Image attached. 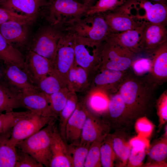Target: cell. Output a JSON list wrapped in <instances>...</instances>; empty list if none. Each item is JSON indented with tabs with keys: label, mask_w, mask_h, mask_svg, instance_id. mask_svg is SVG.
Here are the masks:
<instances>
[{
	"label": "cell",
	"mask_w": 167,
	"mask_h": 167,
	"mask_svg": "<svg viewBox=\"0 0 167 167\" xmlns=\"http://www.w3.org/2000/svg\"><path fill=\"white\" fill-rule=\"evenodd\" d=\"M157 87L147 75L138 76L129 71L118 92L124 101L126 114L131 121L146 116L151 110Z\"/></svg>",
	"instance_id": "obj_1"
},
{
	"label": "cell",
	"mask_w": 167,
	"mask_h": 167,
	"mask_svg": "<svg viewBox=\"0 0 167 167\" xmlns=\"http://www.w3.org/2000/svg\"><path fill=\"white\" fill-rule=\"evenodd\" d=\"M62 30L80 37L103 43L112 34L102 14L84 15L66 21Z\"/></svg>",
	"instance_id": "obj_2"
},
{
	"label": "cell",
	"mask_w": 167,
	"mask_h": 167,
	"mask_svg": "<svg viewBox=\"0 0 167 167\" xmlns=\"http://www.w3.org/2000/svg\"><path fill=\"white\" fill-rule=\"evenodd\" d=\"M56 119L52 120L45 127L19 142L16 146L47 167H49L51 159L50 143Z\"/></svg>",
	"instance_id": "obj_3"
},
{
	"label": "cell",
	"mask_w": 167,
	"mask_h": 167,
	"mask_svg": "<svg viewBox=\"0 0 167 167\" xmlns=\"http://www.w3.org/2000/svg\"><path fill=\"white\" fill-rule=\"evenodd\" d=\"M137 55L120 44L111 34L103 43L99 69L119 71L129 70Z\"/></svg>",
	"instance_id": "obj_4"
},
{
	"label": "cell",
	"mask_w": 167,
	"mask_h": 167,
	"mask_svg": "<svg viewBox=\"0 0 167 167\" xmlns=\"http://www.w3.org/2000/svg\"><path fill=\"white\" fill-rule=\"evenodd\" d=\"M75 43V62L88 72L99 69L103 43L73 35Z\"/></svg>",
	"instance_id": "obj_5"
},
{
	"label": "cell",
	"mask_w": 167,
	"mask_h": 167,
	"mask_svg": "<svg viewBox=\"0 0 167 167\" xmlns=\"http://www.w3.org/2000/svg\"><path fill=\"white\" fill-rule=\"evenodd\" d=\"M56 119L45 117L28 111V113L15 123L12 129L9 142L16 147L24 140L46 126L51 120Z\"/></svg>",
	"instance_id": "obj_6"
},
{
	"label": "cell",
	"mask_w": 167,
	"mask_h": 167,
	"mask_svg": "<svg viewBox=\"0 0 167 167\" xmlns=\"http://www.w3.org/2000/svg\"><path fill=\"white\" fill-rule=\"evenodd\" d=\"M75 60L74 36L64 34L58 43L52 62V72L68 83L69 72Z\"/></svg>",
	"instance_id": "obj_7"
},
{
	"label": "cell",
	"mask_w": 167,
	"mask_h": 167,
	"mask_svg": "<svg viewBox=\"0 0 167 167\" xmlns=\"http://www.w3.org/2000/svg\"><path fill=\"white\" fill-rule=\"evenodd\" d=\"M90 6L75 0H53L49 8L48 19L52 25L60 26L85 14Z\"/></svg>",
	"instance_id": "obj_8"
},
{
	"label": "cell",
	"mask_w": 167,
	"mask_h": 167,
	"mask_svg": "<svg viewBox=\"0 0 167 167\" xmlns=\"http://www.w3.org/2000/svg\"><path fill=\"white\" fill-rule=\"evenodd\" d=\"M64 34L53 27H44L35 38L31 50L48 59L52 63L58 43Z\"/></svg>",
	"instance_id": "obj_9"
},
{
	"label": "cell",
	"mask_w": 167,
	"mask_h": 167,
	"mask_svg": "<svg viewBox=\"0 0 167 167\" xmlns=\"http://www.w3.org/2000/svg\"><path fill=\"white\" fill-rule=\"evenodd\" d=\"M143 22L140 43L141 54L148 55L167 41V25Z\"/></svg>",
	"instance_id": "obj_10"
},
{
	"label": "cell",
	"mask_w": 167,
	"mask_h": 167,
	"mask_svg": "<svg viewBox=\"0 0 167 167\" xmlns=\"http://www.w3.org/2000/svg\"><path fill=\"white\" fill-rule=\"evenodd\" d=\"M130 11L119 7L102 14L112 33H117L135 28L142 22L137 20L130 14Z\"/></svg>",
	"instance_id": "obj_11"
},
{
	"label": "cell",
	"mask_w": 167,
	"mask_h": 167,
	"mask_svg": "<svg viewBox=\"0 0 167 167\" xmlns=\"http://www.w3.org/2000/svg\"><path fill=\"white\" fill-rule=\"evenodd\" d=\"M110 128L99 116L95 115L87 110L86 119L84 126L80 144L90 146L95 141L103 140L108 134Z\"/></svg>",
	"instance_id": "obj_12"
},
{
	"label": "cell",
	"mask_w": 167,
	"mask_h": 167,
	"mask_svg": "<svg viewBox=\"0 0 167 167\" xmlns=\"http://www.w3.org/2000/svg\"><path fill=\"white\" fill-rule=\"evenodd\" d=\"M103 120L110 127L121 129L131 121L126 113L124 101L118 91L109 97L107 111Z\"/></svg>",
	"instance_id": "obj_13"
},
{
	"label": "cell",
	"mask_w": 167,
	"mask_h": 167,
	"mask_svg": "<svg viewBox=\"0 0 167 167\" xmlns=\"http://www.w3.org/2000/svg\"><path fill=\"white\" fill-rule=\"evenodd\" d=\"M20 101L23 107L31 112L43 116L58 118L51 109L47 95L40 91L21 92Z\"/></svg>",
	"instance_id": "obj_14"
},
{
	"label": "cell",
	"mask_w": 167,
	"mask_h": 167,
	"mask_svg": "<svg viewBox=\"0 0 167 167\" xmlns=\"http://www.w3.org/2000/svg\"><path fill=\"white\" fill-rule=\"evenodd\" d=\"M152 60V67L147 75L149 79L158 86L167 80V41L149 54Z\"/></svg>",
	"instance_id": "obj_15"
},
{
	"label": "cell",
	"mask_w": 167,
	"mask_h": 167,
	"mask_svg": "<svg viewBox=\"0 0 167 167\" xmlns=\"http://www.w3.org/2000/svg\"><path fill=\"white\" fill-rule=\"evenodd\" d=\"M25 60L26 72L36 85L53 71L50 61L32 50L28 52Z\"/></svg>",
	"instance_id": "obj_16"
},
{
	"label": "cell",
	"mask_w": 167,
	"mask_h": 167,
	"mask_svg": "<svg viewBox=\"0 0 167 167\" xmlns=\"http://www.w3.org/2000/svg\"><path fill=\"white\" fill-rule=\"evenodd\" d=\"M129 70L119 71L108 69H100L94 78L95 89L114 93L117 92L122 82L128 74Z\"/></svg>",
	"instance_id": "obj_17"
},
{
	"label": "cell",
	"mask_w": 167,
	"mask_h": 167,
	"mask_svg": "<svg viewBox=\"0 0 167 167\" xmlns=\"http://www.w3.org/2000/svg\"><path fill=\"white\" fill-rule=\"evenodd\" d=\"M87 113V110L84 102H78L76 109L66 125L65 136L66 144L80 143Z\"/></svg>",
	"instance_id": "obj_18"
},
{
	"label": "cell",
	"mask_w": 167,
	"mask_h": 167,
	"mask_svg": "<svg viewBox=\"0 0 167 167\" xmlns=\"http://www.w3.org/2000/svg\"><path fill=\"white\" fill-rule=\"evenodd\" d=\"M66 145L61 136L58 127L55 125L51 140V159L49 167H72Z\"/></svg>",
	"instance_id": "obj_19"
},
{
	"label": "cell",
	"mask_w": 167,
	"mask_h": 167,
	"mask_svg": "<svg viewBox=\"0 0 167 167\" xmlns=\"http://www.w3.org/2000/svg\"><path fill=\"white\" fill-rule=\"evenodd\" d=\"M5 73L9 82L21 92L40 91L26 72L17 66H7Z\"/></svg>",
	"instance_id": "obj_20"
},
{
	"label": "cell",
	"mask_w": 167,
	"mask_h": 167,
	"mask_svg": "<svg viewBox=\"0 0 167 167\" xmlns=\"http://www.w3.org/2000/svg\"><path fill=\"white\" fill-rule=\"evenodd\" d=\"M45 0H6L0 6L34 19Z\"/></svg>",
	"instance_id": "obj_21"
},
{
	"label": "cell",
	"mask_w": 167,
	"mask_h": 167,
	"mask_svg": "<svg viewBox=\"0 0 167 167\" xmlns=\"http://www.w3.org/2000/svg\"><path fill=\"white\" fill-rule=\"evenodd\" d=\"M139 4L145 14L141 18L144 21L155 24H167L166 4L151 2L147 0H139L135 2Z\"/></svg>",
	"instance_id": "obj_22"
},
{
	"label": "cell",
	"mask_w": 167,
	"mask_h": 167,
	"mask_svg": "<svg viewBox=\"0 0 167 167\" xmlns=\"http://www.w3.org/2000/svg\"><path fill=\"white\" fill-rule=\"evenodd\" d=\"M135 28L117 33L111 35L120 44L134 54H141L140 43L144 27V23Z\"/></svg>",
	"instance_id": "obj_23"
},
{
	"label": "cell",
	"mask_w": 167,
	"mask_h": 167,
	"mask_svg": "<svg viewBox=\"0 0 167 167\" xmlns=\"http://www.w3.org/2000/svg\"><path fill=\"white\" fill-rule=\"evenodd\" d=\"M26 24L10 21L0 24V33L9 42L22 44L28 36Z\"/></svg>",
	"instance_id": "obj_24"
},
{
	"label": "cell",
	"mask_w": 167,
	"mask_h": 167,
	"mask_svg": "<svg viewBox=\"0 0 167 167\" xmlns=\"http://www.w3.org/2000/svg\"><path fill=\"white\" fill-rule=\"evenodd\" d=\"M0 60L7 66L15 65L26 71L25 59L23 54L0 33Z\"/></svg>",
	"instance_id": "obj_25"
},
{
	"label": "cell",
	"mask_w": 167,
	"mask_h": 167,
	"mask_svg": "<svg viewBox=\"0 0 167 167\" xmlns=\"http://www.w3.org/2000/svg\"><path fill=\"white\" fill-rule=\"evenodd\" d=\"M108 94L104 92L94 89L84 102L87 109L97 116H104L108 110L109 99Z\"/></svg>",
	"instance_id": "obj_26"
},
{
	"label": "cell",
	"mask_w": 167,
	"mask_h": 167,
	"mask_svg": "<svg viewBox=\"0 0 167 167\" xmlns=\"http://www.w3.org/2000/svg\"><path fill=\"white\" fill-rule=\"evenodd\" d=\"M11 130L0 133V167H15L17 151L9 142Z\"/></svg>",
	"instance_id": "obj_27"
},
{
	"label": "cell",
	"mask_w": 167,
	"mask_h": 167,
	"mask_svg": "<svg viewBox=\"0 0 167 167\" xmlns=\"http://www.w3.org/2000/svg\"><path fill=\"white\" fill-rule=\"evenodd\" d=\"M21 92L0 84V113L12 112L14 109L23 107L20 101Z\"/></svg>",
	"instance_id": "obj_28"
},
{
	"label": "cell",
	"mask_w": 167,
	"mask_h": 167,
	"mask_svg": "<svg viewBox=\"0 0 167 167\" xmlns=\"http://www.w3.org/2000/svg\"><path fill=\"white\" fill-rule=\"evenodd\" d=\"M88 75L87 71L74 62L68 74L69 90L75 92L84 91L88 86Z\"/></svg>",
	"instance_id": "obj_29"
},
{
	"label": "cell",
	"mask_w": 167,
	"mask_h": 167,
	"mask_svg": "<svg viewBox=\"0 0 167 167\" xmlns=\"http://www.w3.org/2000/svg\"><path fill=\"white\" fill-rule=\"evenodd\" d=\"M150 161L145 167H167V137L164 136L156 142L148 152Z\"/></svg>",
	"instance_id": "obj_30"
},
{
	"label": "cell",
	"mask_w": 167,
	"mask_h": 167,
	"mask_svg": "<svg viewBox=\"0 0 167 167\" xmlns=\"http://www.w3.org/2000/svg\"><path fill=\"white\" fill-rule=\"evenodd\" d=\"M78 103L76 92L69 90L66 104L59 115L58 129L61 137L66 143L65 130L67 122L76 109Z\"/></svg>",
	"instance_id": "obj_31"
},
{
	"label": "cell",
	"mask_w": 167,
	"mask_h": 167,
	"mask_svg": "<svg viewBox=\"0 0 167 167\" xmlns=\"http://www.w3.org/2000/svg\"><path fill=\"white\" fill-rule=\"evenodd\" d=\"M36 86L40 91L50 95L68 87V83L52 71L41 80Z\"/></svg>",
	"instance_id": "obj_32"
},
{
	"label": "cell",
	"mask_w": 167,
	"mask_h": 167,
	"mask_svg": "<svg viewBox=\"0 0 167 167\" xmlns=\"http://www.w3.org/2000/svg\"><path fill=\"white\" fill-rule=\"evenodd\" d=\"M113 139V146L116 158L120 162V165L127 166L128 157L131 148L129 141H127L121 135V132H116L111 135Z\"/></svg>",
	"instance_id": "obj_33"
},
{
	"label": "cell",
	"mask_w": 167,
	"mask_h": 167,
	"mask_svg": "<svg viewBox=\"0 0 167 167\" xmlns=\"http://www.w3.org/2000/svg\"><path fill=\"white\" fill-rule=\"evenodd\" d=\"M68 155L72 167H84L89 146L80 144H67Z\"/></svg>",
	"instance_id": "obj_34"
},
{
	"label": "cell",
	"mask_w": 167,
	"mask_h": 167,
	"mask_svg": "<svg viewBox=\"0 0 167 167\" xmlns=\"http://www.w3.org/2000/svg\"><path fill=\"white\" fill-rule=\"evenodd\" d=\"M100 157L102 166H114L116 156L113 148L111 135L108 134L102 142L100 147Z\"/></svg>",
	"instance_id": "obj_35"
},
{
	"label": "cell",
	"mask_w": 167,
	"mask_h": 167,
	"mask_svg": "<svg viewBox=\"0 0 167 167\" xmlns=\"http://www.w3.org/2000/svg\"><path fill=\"white\" fill-rule=\"evenodd\" d=\"M127 0H98L92 6H90L85 14H102L114 10L122 5Z\"/></svg>",
	"instance_id": "obj_36"
},
{
	"label": "cell",
	"mask_w": 167,
	"mask_h": 167,
	"mask_svg": "<svg viewBox=\"0 0 167 167\" xmlns=\"http://www.w3.org/2000/svg\"><path fill=\"white\" fill-rule=\"evenodd\" d=\"M69 92L66 87L52 94L47 95L51 109L58 117L66 104Z\"/></svg>",
	"instance_id": "obj_37"
},
{
	"label": "cell",
	"mask_w": 167,
	"mask_h": 167,
	"mask_svg": "<svg viewBox=\"0 0 167 167\" xmlns=\"http://www.w3.org/2000/svg\"><path fill=\"white\" fill-rule=\"evenodd\" d=\"M136 56L133 60L130 68L134 74L138 76H143L149 74L152 67V60L150 56Z\"/></svg>",
	"instance_id": "obj_38"
},
{
	"label": "cell",
	"mask_w": 167,
	"mask_h": 167,
	"mask_svg": "<svg viewBox=\"0 0 167 167\" xmlns=\"http://www.w3.org/2000/svg\"><path fill=\"white\" fill-rule=\"evenodd\" d=\"M104 139L95 141L90 144L86 157L84 167L102 166L100 157V147Z\"/></svg>",
	"instance_id": "obj_39"
},
{
	"label": "cell",
	"mask_w": 167,
	"mask_h": 167,
	"mask_svg": "<svg viewBox=\"0 0 167 167\" xmlns=\"http://www.w3.org/2000/svg\"><path fill=\"white\" fill-rule=\"evenodd\" d=\"M28 111L0 113V133L12 129L17 121L25 115Z\"/></svg>",
	"instance_id": "obj_40"
},
{
	"label": "cell",
	"mask_w": 167,
	"mask_h": 167,
	"mask_svg": "<svg viewBox=\"0 0 167 167\" xmlns=\"http://www.w3.org/2000/svg\"><path fill=\"white\" fill-rule=\"evenodd\" d=\"M154 128V124L146 116L141 117L136 119L135 129L138 135L148 139Z\"/></svg>",
	"instance_id": "obj_41"
},
{
	"label": "cell",
	"mask_w": 167,
	"mask_h": 167,
	"mask_svg": "<svg viewBox=\"0 0 167 167\" xmlns=\"http://www.w3.org/2000/svg\"><path fill=\"white\" fill-rule=\"evenodd\" d=\"M33 19L0 7V24L10 21H15L27 24L33 21Z\"/></svg>",
	"instance_id": "obj_42"
},
{
	"label": "cell",
	"mask_w": 167,
	"mask_h": 167,
	"mask_svg": "<svg viewBox=\"0 0 167 167\" xmlns=\"http://www.w3.org/2000/svg\"><path fill=\"white\" fill-rule=\"evenodd\" d=\"M17 157L15 167H42L43 165L29 154L17 148Z\"/></svg>",
	"instance_id": "obj_43"
},
{
	"label": "cell",
	"mask_w": 167,
	"mask_h": 167,
	"mask_svg": "<svg viewBox=\"0 0 167 167\" xmlns=\"http://www.w3.org/2000/svg\"><path fill=\"white\" fill-rule=\"evenodd\" d=\"M157 113L159 118V127L161 128L167 121V91H165L156 101Z\"/></svg>",
	"instance_id": "obj_44"
},
{
	"label": "cell",
	"mask_w": 167,
	"mask_h": 167,
	"mask_svg": "<svg viewBox=\"0 0 167 167\" xmlns=\"http://www.w3.org/2000/svg\"><path fill=\"white\" fill-rule=\"evenodd\" d=\"M147 152V151L145 150L131 148L128 157L127 166H141L143 164Z\"/></svg>",
	"instance_id": "obj_45"
},
{
	"label": "cell",
	"mask_w": 167,
	"mask_h": 167,
	"mask_svg": "<svg viewBox=\"0 0 167 167\" xmlns=\"http://www.w3.org/2000/svg\"><path fill=\"white\" fill-rule=\"evenodd\" d=\"M129 143L131 148L147 151L150 147L148 139L138 135L131 139Z\"/></svg>",
	"instance_id": "obj_46"
},
{
	"label": "cell",
	"mask_w": 167,
	"mask_h": 167,
	"mask_svg": "<svg viewBox=\"0 0 167 167\" xmlns=\"http://www.w3.org/2000/svg\"><path fill=\"white\" fill-rule=\"evenodd\" d=\"M155 3H158L166 4L167 0H147Z\"/></svg>",
	"instance_id": "obj_47"
},
{
	"label": "cell",
	"mask_w": 167,
	"mask_h": 167,
	"mask_svg": "<svg viewBox=\"0 0 167 167\" xmlns=\"http://www.w3.org/2000/svg\"><path fill=\"white\" fill-rule=\"evenodd\" d=\"M84 2V4L90 6V3L92 2L93 0H82Z\"/></svg>",
	"instance_id": "obj_48"
},
{
	"label": "cell",
	"mask_w": 167,
	"mask_h": 167,
	"mask_svg": "<svg viewBox=\"0 0 167 167\" xmlns=\"http://www.w3.org/2000/svg\"><path fill=\"white\" fill-rule=\"evenodd\" d=\"M6 0H0V6Z\"/></svg>",
	"instance_id": "obj_49"
},
{
	"label": "cell",
	"mask_w": 167,
	"mask_h": 167,
	"mask_svg": "<svg viewBox=\"0 0 167 167\" xmlns=\"http://www.w3.org/2000/svg\"><path fill=\"white\" fill-rule=\"evenodd\" d=\"M139 0H133V1L134 2H135L134 3L139 1Z\"/></svg>",
	"instance_id": "obj_50"
}]
</instances>
